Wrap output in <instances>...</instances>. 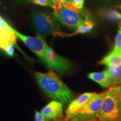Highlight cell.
I'll return each mask as SVG.
<instances>
[{"label":"cell","instance_id":"19","mask_svg":"<svg viewBox=\"0 0 121 121\" xmlns=\"http://www.w3.org/2000/svg\"><path fill=\"white\" fill-rule=\"evenodd\" d=\"M84 2L85 0H73L72 4L81 11V10L83 8V6H84Z\"/></svg>","mask_w":121,"mask_h":121},{"label":"cell","instance_id":"25","mask_svg":"<svg viewBox=\"0 0 121 121\" xmlns=\"http://www.w3.org/2000/svg\"><path fill=\"white\" fill-rule=\"evenodd\" d=\"M118 7H119V9H121V4H120V5H119V6H118Z\"/></svg>","mask_w":121,"mask_h":121},{"label":"cell","instance_id":"11","mask_svg":"<svg viewBox=\"0 0 121 121\" xmlns=\"http://www.w3.org/2000/svg\"><path fill=\"white\" fill-rule=\"evenodd\" d=\"M87 77L104 88L111 86L113 81V77L109 69L99 72H91L87 75Z\"/></svg>","mask_w":121,"mask_h":121},{"label":"cell","instance_id":"13","mask_svg":"<svg viewBox=\"0 0 121 121\" xmlns=\"http://www.w3.org/2000/svg\"><path fill=\"white\" fill-rule=\"evenodd\" d=\"M99 63L106 65L108 67L111 65H120L121 64V54L112 51L109 54L103 58L102 60L99 62Z\"/></svg>","mask_w":121,"mask_h":121},{"label":"cell","instance_id":"24","mask_svg":"<svg viewBox=\"0 0 121 121\" xmlns=\"http://www.w3.org/2000/svg\"><path fill=\"white\" fill-rule=\"evenodd\" d=\"M100 121L99 119H95V120H93V121Z\"/></svg>","mask_w":121,"mask_h":121},{"label":"cell","instance_id":"4","mask_svg":"<svg viewBox=\"0 0 121 121\" xmlns=\"http://www.w3.org/2000/svg\"><path fill=\"white\" fill-rule=\"evenodd\" d=\"M78 13L71 9L63 7L58 10H54L53 14L63 26L71 29H77L85 22Z\"/></svg>","mask_w":121,"mask_h":121},{"label":"cell","instance_id":"2","mask_svg":"<svg viewBox=\"0 0 121 121\" xmlns=\"http://www.w3.org/2000/svg\"><path fill=\"white\" fill-rule=\"evenodd\" d=\"M98 119L121 121V99L110 87L105 92Z\"/></svg>","mask_w":121,"mask_h":121},{"label":"cell","instance_id":"21","mask_svg":"<svg viewBox=\"0 0 121 121\" xmlns=\"http://www.w3.org/2000/svg\"><path fill=\"white\" fill-rule=\"evenodd\" d=\"M13 44H10L7 48V49L4 52H6L7 55L9 56H13L14 54V49H13Z\"/></svg>","mask_w":121,"mask_h":121},{"label":"cell","instance_id":"20","mask_svg":"<svg viewBox=\"0 0 121 121\" xmlns=\"http://www.w3.org/2000/svg\"><path fill=\"white\" fill-rule=\"evenodd\" d=\"M110 88L112 89L113 90L116 92L118 96L121 99V84L117 85H113L110 87Z\"/></svg>","mask_w":121,"mask_h":121},{"label":"cell","instance_id":"10","mask_svg":"<svg viewBox=\"0 0 121 121\" xmlns=\"http://www.w3.org/2000/svg\"><path fill=\"white\" fill-rule=\"evenodd\" d=\"M41 113L48 119L56 120L63 117V103L57 100L49 103L41 110Z\"/></svg>","mask_w":121,"mask_h":121},{"label":"cell","instance_id":"23","mask_svg":"<svg viewBox=\"0 0 121 121\" xmlns=\"http://www.w3.org/2000/svg\"><path fill=\"white\" fill-rule=\"evenodd\" d=\"M54 121H72V119H69V120H66L65 119H63L62 118H60L57 119L56 120H54Z\"/></svg>","mask_w":121,"mask_h":121},{"label":"cell","instance_id":"15","mask_svg":"<svg viewBox=\"0 0 121 121\" xmlns=\"http://www.w3.org/2000/svg\"><path fill=\"white\" fill-rule=\"evenodd\" d=\"M102 14L103 17L110 22H115L121 20V13L114 9L105 10Z\"/></svg>","mask_w":121,"mask_h":121},{"label":"cell","instance_id":"3","mask_svg":"<svg viewBox=\"0 0 121 121\" xmlns=\"http://www.w3.org/2000/svg\"><path fill=\"white\" fill-rule=\"evenodd\" d=\"M32 20L36 30L42 37L54 34L60 29L56 19L43 12H34Z\"/></svg>","mask_w":121,"mask_h":121},{"label":"cell","instance_id":"16","mask_svg":"<svg viewBox=\"0 0 121 121\" xmlns=\"http://www.w3.org/2000/svg\"><path fill=\"white\" fill-rule=\"evenodd\" d=\"M113 51L121 54V20L120 21L118 30L115 39V45Z\"/></svg>","mask_w":121,"mask_h":121},{"label":"cell","instance_id":"9","mask_svg":"<svg viewBox=\"0 0 121 121\" xmlns=\"http://www.w3.org/2000/svg\"><path fill=\"white\" fill-rule=\"evenodd\" d=\"M17 37L13 28L0 16V49L5 51L10 44L15 45Z\"/></svg>","mask_w":121,"mask_h":121},{"label":"cell","instance_id":"7","mask_svg":"<svg viewBox=\"0 0 121 121\" xmlns=\"http://www.w3.org/2000/svg\"><path fill=\"white\" fill-rule=\"evenodd\" d=\"M98 94L95 93H85L80 94L69 104L66 112V120L73 118L81 112L94 98Z\"/></svg>","mask_w":121,"mask_h":121},{"label":"cell","instance_id":"6","mask_svg":"<svg viewBox=\"0 0 121 121\" xmlns=\"http://www.w3.org/2000/svg\"><path fill=\"white\" fill-rule=\"evenodd\" d=\"M40 59L47 65L49 69L60 73L67 72L71 66V63L67 59L56 53L49 46Z\"/></svg>","mask_w":121,"mask_h":121},{"label":"cell","instance_id":"1","mask_svg":"<svg viewBox=\"0 0 121 121\" xmlns=\"http://www.w3.org/2000/svg\"><path fill=\"white\" fill-rule=\"evenodd\" d=\"M35 76L39 86L48 96L65 104H69L73 100L72 91L53 72H35Z\"/></svg>","mask_w":121,"mask_h":121},{"label":"cell","instance_id":"8","mask_svg":"<svg viewBox=\"0 0 121 121\" xmlns=\"http://www.w3.org/2000/svg\"><path fill=\"white\" fill-rule=\"evenodd\" d=\"M13 30L17 37L32 52L35 53L40 58L43 56L48 47L47 44L43 39V37H29L21 34L13 28Z\"/></svg>","mask_w":121,"mask_h":121},{"label":"cell","instance_id":"12","mask_svg":"<svg viewBox=\"0 0 121 121\" xmlns=\"http://www.w3.org/2000/svg\"><path fill=\"white\" fill-rule=\"evenodd\" d=\"M94 27V24L88 18H86L85 20L84 23L80 25L78 28L76 29V31L73 34H64V33L58 32L54 33L53 35H58L59 36H62V37H65V36H72L74 35L78 34H85V33H88L91 30L93 29Z\"/></svg>","mask_w":121,"mask_h":121},{"label":"cell","instance_id":"17","mask_svg":"<svg viewBox=\"0 0 121 121\" xmlns=\"http://www.w3.org/2000/svg\"><path fill=\"white\" fill-rule=\"evenodd\" d=\"M35 4L40 6H51L56 0H32Z\"/></svg>","mask_w":121,"mask_h":121},{"label":"cell","instance_id":"14","mask_svg":"<svg viewBox=\"0 0 121 121\" xmlns=\"http://www.w3.org/2000/svg\"><path fill=\"white\" fill-rule=\"evenodd\" d=\"M108 69H109L113 79L112 86L121 84V64L118 66L111 65L108 66Z\"/></svg>","mask_w":121,"mask_h":121},{"label":"cell","instance_id":"5","mask_svg":"<svg viewBox=\"0 0 121 121\" xmlns=\"http://www.w3.org/2000/svg\"><path fill=\"white\" fill-rule=\"evenodd\" d=\"M105 92L98 94L96 96L81 112L71 119L72 121H91L98 119Z\"/></svg>","mask_w":121,"mask_h":121},{"label":"cell","instance_id":"18","mask_svg":"<svg viewBox=\"0 0 121 121\" xmlns=\"http://www.w3.org/2000/svg\"><path fill=\"white\" fill-rule=\"evenodd\" d=\"M35 121H48V119L41 112L35 111Z\"/></svg>","mask_w":121,"mask_h":121},{"label":"cell","instance_id":"22","mask_svg":"<svg viewBox=\"0 0 121 121\" xmlns=\"http://www.w3.org/2000/svg\"><path fill=\"white\" fill-rule=\"evenodd\" d=\"M59 1L62 4H65V3H68V4H72V1H73V0H59Z\"/></svg>","mask_w":121,"mask_h":121}]
</instances>
